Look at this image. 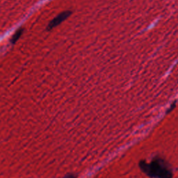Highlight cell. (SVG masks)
Here are the masks:
<instances>
[{
	"label": "cell",
	"mask_w": 178,
	"mask_h": 178,
	"mask_svg": "<svg viewBox=\"0 0 178 178\" xmlns=\"http://www.w3.org/2000/svg\"><path fill=\"white\" fill-rule=\"evenodd\" d=\"M140 169L148 176L157 178H171L172 171L168 164L160 158L155 159L150 164L141 161L139 164Z\"/></svg>",
	"instance_id": "obj_1"
},
{
	"label": "cell",
	"mask_w": 178,
	"mask_h": 178,
	"mask_svg": "<svg viewBox=\"0 0 178 178\" xmlns=\"http://www.w3.org/2000/svg\"><path fill=\"white\" fill-rule=\"evenodd\" d=\"M70 15H71V11H65L62 12L61 13H60L58 15H57V17L54 18V19H53L50 22V23H49L48 28H47V29H48V30H49V31H50L51 29H54V28H55L56 27H57L61 23H63L65 20H66Z\"/></svg>",
	"instance_id": "obj_2"
},
{
	"label": "cell",
	"mask_w": 178,
	"mask_h": 178,
	"mask_svg": "<svg viewBox=\"0 0 178 178\" xmlns=\"http://www.w3.org/2000/svg\"><path fill=\"white\" fill-rule=\"evenodd\" d=\"M65 178H75V177H74L73 175H68V176H67L66 177H65Z\"/></svg>",
	"instance_id": "obj_4"
},
{
	"label": "cell",
	"mask_w": 178,
	"mask_h": 178,
	"mask_svg": "<svg viewBox=\"0 0 178 178\" xmlns=\"http://www.w3.org/2000/svg\"><path fill=\"white\" fill-rule=\"evenodd\" d=\"M23 32H24V29H23V28H20V29H18L17 32L14 33V35L13 36V37H12V39H11L12 43H13L14 44V43H16L18 40L20 39L21 36L23 35Z\"/></svg>",
	"instance_id": "obj_3"
}]
</instances>
